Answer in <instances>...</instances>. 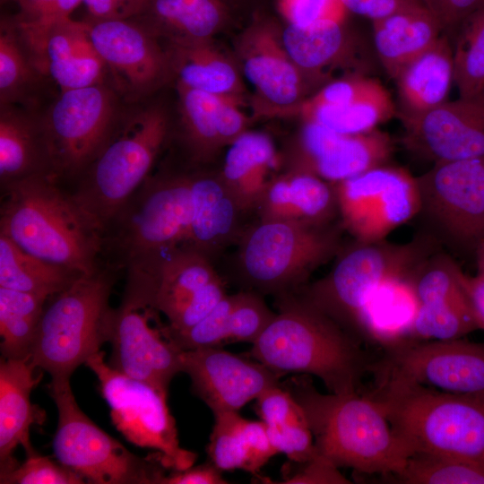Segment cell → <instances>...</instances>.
<instances>
[{"instance_id": "1", "label": "cell", "mask_w": 484, "mask_h": 484, "mask_svg": "<svg viewBox=\"0 0 484 484\" xmlns=\"http://www.w3.org/2000/svg\"><path fill=\"white\" fill-rule=\"evenodd\" d=\"M274 304L276 315L249 357L283 375L315 376L331 393L359 392L371 367L360 341L297 292Z\"/></svg>"}, {"instance_id": "2", "label": "cell", "mask_w": 484, "mask_h": 484, "mask_svg": "<svg viewBox=\"0 0 484 484\" xmlns=\"http://www.w3.org/2000/svg\"><path fill=\"white\" fill-rule=\"evenodd\" d=\"M59 185L37 176L2 187L0 235L30 255L90 274L100 266L103 235Z\"/></svg>"}, {"instance_id": "3", "label": "cell", "mask_w": 484, "mask_h": 484, "mask_svg": "<svg viewBox=\"0 0 484 484\" xmlns=\"http://www.w3.org/2000/svg\"><path fill=\"white\" fill-rule=\"evenodd\" d=\"M308 376H293L281 385L303 409L317 454L359 473H400L411 454L378 403L359 392L320 393Z\"/></svg>"}, {"instance_id": "4", "label": "cell", "mask_w": 484, "mask_h": 484, "mask_svg": "<svg viewBox=\"0 0 484 484\" xmlns=\"http://www.w3.org/2000/svg\"><path fill=\"white\" fill-rule=\"evenodd\" d=\"M396 436L416 454L484 462V394L455 393L395 378H378L367 393Z\"/></svg>"}, {"instance_id": "5", "label": "cell", "mask_w": 484, "mask_h": 484, "mask_svg": "<svg viewBox=\"0 0 484 484\" xmlns=\"http://www.w3.org/2000/svg\"><path fill=\"white\" fill-rule=\"evenodd\" d=\"M192 217L190 171L151 174L106 228L102 255L117 269L153 274L186 248Z\"/></svg>"}, {"instance_id": "6", "label": "cell", "mask_w": 484, "mask_h": 484, "mask_svg": "<svg viewBox=\"0 0 484 484\" xmlns=\"http://www.w3.org/2000/svg\"><path fill=\"white\" fill-rule=\"evenodd\" d=\"M169 133V119L160 106L119 115L108 138L78 177L70 193L102 234L151 175Z\"/></svg>"}, {"instance_id": "7", "label": "cell", "mask_w": 484, "mask_h": 484, "mask_svg": "<svg viewBox=\"0 0 484 484\" xmlns=\"http://www.w3.org/2000/svg\"><path fill=\"white\" fill-rule=\"evenodd\" d=\"M341 227L257 219L236 243L232 280L239 290L263 296L296 292L315 270L337 256Z\"/></svg>"}, {"instance_id": "8", "label": "cell", "mask_w": 484, "mask_h": 484, "mask_svg": "<svg viewBox=\"0 0 484 484\" xmlns=\"http://www.w3.org/2000/svg\"><path fill=\"white\" fill-rule=\"evenodd\" d=\"M117 270L100 265L47 301L30 360L51 379L70 378L109 342L114 312L109 298Z\"/></svg>"}, {"instance_id": "9", "label": "cell", "mask_w": 484, "mask_h": 484, "mask_svg": "<svg viewBox=\"0 0 484 484\" xmlns=\"http://www.w3.org/2000/svg\"><path fill=\"white\" fill-rule=\"evenodd\" d=\"M436 245L426 232L403 244L355 240L341 247L325 276L296 292L354 337L372 292L387 278L411 271Z\"/></svg>"}, {"instance_id": "10", "label": "cell", "mask_w": 484, "mask_h": 484, "mask_svg": "<svg viewBox=\"0 0 484 484\" xmlns=\"http://www.w3.org/2000/svg\"><path fill=\"white\" fill-rule=\"evenodd\" d=\"M58 411L52 447L56 460L92 484H160L168 470L157 454L140 457L98 427L79 407L70 378L51 379Z\"/></svg>"}, {"instance_id": "11", "label": "cell", "mask_w": 484, "mask_h": 484, "mask_svg": "<svg viewBox=\"0 0 484 484\" xmlns=\"http://www.w3.org/2000/svg\"><path fill=\"white\" fill-rule=\"evenodd\" d=\"M416 182L426 233L454 253L475 255L484 240V157L435 163Z\"/></svg>"}, {"instance_id": "12", "label": "cell", "mask_w": 484, "mask_h": 484, "mask_svg": "<svg viewBox=\"0 0 484 484\" xmlns=\"http://www.w3.org/2000/svg\"><path fill=\"white\" fill-rule=\"evenodd\" d=\"M105 355L99 350L85 365L99 382L116 428L134 445L154 450L168 470L193 466L197 454L180 446L176 421L167 404L168 392L114 369L105 361Z\"/></svg>"}, {"instance_id": "13", "label": "cell", "mask_w": 484, "mask_h": 484, "mask_svg": "<svg viewBox=\"0 0 484 484\" xmlns=\"http://www.w3.org/2000/svg\"><path fill=\"white\" fill-rule=\"evenodd\" d=\"M119 117L113 90L99 83L61 91L40 117L53 177H78L108 138Z\"/></svg>"}, {"instance_id": "14", "label": "cell", "mask_w": 484, "mask_h": 484, "mask_svg": "<svg viewBox=\"0 0 484 484\" xmlns=\"http://www.w3.org/2000/svg\"><path fill=\"white\" fill-rule=\"evenodd\" d=\"M334 185L341 226L357 241L385 239L419 210L416 177L400 167L385 163Z\"/></svg>"}, {"instance_id": "15", "label": "cell", "mask_w": 484, "mask_h": 484, "mask_svg": "<svg viewBox=\"0 0 484 484\" xmlns=\"http://www.w3.org/2000/svg\"><path fill=\"white\" fill-rule=\"evenodd\" d=\"M378 378H395L437 390L484 394V343L464 338L406 341L385 349L371 368Z\"/></svg>"}, {"instance_id": "16", "label": "cell", "mask_w": 484, "mask_h": 484, "mask_svg": "<svg viewBox=\"0 0 484 484\" xmlns=\"http://www.w3.org/2000/svg\"><path fill=\"white\" fill-rule=\"evenodd\" d=\"M160 314L143 297L125 288L114 308L108 363L114 369L168 392L173 377L181 372L180 352L151 321Z\"/></svg>"}, {"instance_id": "17", "label": "cell", "mask_w": 484, "mask_h": 484, "mask_svg": "<svg viewBox=\"0 0 484 484\" xmlns=\"http://www.w3.org/2000/svg\"><path fill=\"white\" fill-rule=\"evenodd\" d=\"M90 38L117 88L134 100L171 72L158 37L134 19L87 20Z\"/></svg>"}, {"instance_id": "18", "label": "cell", "mask_w": 484, "mask_h": 484, "mask_svg": "<svg viewBox=\"0 0 484 484\" xmlns=\"http://www.w3.org/2000/svg\"><path fill=\"white\" fill-rule=\"evenodd\" d=\"M14 22L36 68L61 91L103 83L108 69L92 44L86 22L66 17Z\"/></svg>"}, {"instance_id": "19", "label": "cell", "mask_w": 484, "mask_h": 484, "mask_svg": "<svg viewBox=\"0 0 484 484\" xmlns=\"http://www.w3.org/2000/svg\"><path fill=\"white\" fill-rule=\"evenodd\" d=\"M181 372L191 379L192 392L214 414L238 411L267 389L279 385L283 374L257 360L220 347L180 352Z\"/></svg>"}, {"instance_id": "20", "label": "cell", "mask_w": 484, "mask_h": 484, "mask_svg": "<svg viewBox=\"0 0 484 484\" xmlns=\"http://www.w3.org/2000/svg\"><path fill=\"white\" fill-rule=\"evenodd\" d=\"M393 150L391 137L377 129L343 134L305 122L294 142L288 171L311 174L337 184L385 164Z\"/></svg>"}, {"instance_id": "21", "label": "cell", "mask_w": 484, "mask_h": 484, "mask_svg": "<svg viewBox=\"0 0 484 484\" xmlns=\"http://www.w3.org/2000/svg\"><path fill=\"white\" fill-rule=\"evenodd\" d=\"M399 118L404 147L423 160L435 164L484 157V101L479 97H459Z\"/></svg>"}, {"instance_id": "22", "label": "cell", "mask_w": 484, "mask_h": 484, "mask_svg": "<svg viewBox=\"0 0 484 484\" xmlns=\"http://www.w3.org/2000/svg\"><path fill=\"white\" fill-rule=\"evenodd\" d=\"M238 50L245 77L266 103L286 111L304 100L301 70L271 22L255 19L242 34Z\"/></svg>"}, {"instance_id": "23", "label": "cell", "mask_w": 484, "mask_h": 484, "mask_svg": "<svg viewBox=\"0 0 484 484\" xmlns=\"http://www.w3.org/2000/svg\"><path fill=\"white\" fill-rule=\"evenodd\" d=\"M193 217L186 248L214 264L220 255L236 244L246 226V215L230 194L219 171H190Z\"/></svg>"}, {"instance_id": "24", "label": "cell", "mask_w": 484, "mask_h": 484, "mask_svg": "<svg viewBox=\"0 0 484 484\" xmlns=\"http://www.w3.org/2000/svg\"><path fill=\"white\" fill-rule=\"evenodd\" d=\"M183 137L193 162L205 163L246 131L241 99L177 84Z\"/></svg>"}, {"instance_id": "25", "label": "cell", "mask_w": 484, "mask_h": 484, "mask_svg": "<svg viewBox=\"0 0 484 484\" xmlns=\"http://www.w3.org/2000/svg\"><path fill=\"white\" fill-rule=\"evenodd\" d=\"M30 359L0 360V474L19 465L14 450L22 445L29 455L34 452L30 439L33 424H40L43 416L30 402V393L42 375L34 376Z\"/></svg>"}, {"instance_id": "26", "label": "cell", "mask_w": 484, "mask_h": 484, "mask_svg": "<svg viewBox=\"0 0 484 484\" xmlns=\"http://www.w3.org/2000/svg\"><path fill=\"white\" fill-rule=\"evenodd\" d=\"M255 212L261 220L330 225L339 215L335 185L311 174L287 171L272 179Z\"/></svg>"}, {"instance_id": "27", "label": "cell", "mask_w": 484, "mask_h": 484, "mask_svg": "<svg viewBox=\"0 0 484 484\" xmlns=\"http://www.w3.org/2000/svg\"><path fill=\"white\" fill-rule=\"evenodd\" d=\"M412 270L387 278L372 292L358 317L356 339L384 350L408 341L419 307Z\"/></svg>"}, {"instance_id": "28", "label": "cell", "mask_w": 484, "mask_h": 484, "mask_svg": "<svg viewBox=\"0 0 484 484\" xmlns=\"http://www.w3.org/2000/svg\"><path fill=\"white\" fill-rule=\"evenodd\" d=\"M372 24L377 56L393 79L445 33L440 21L424 2L373 21Z\"/></svg>"}, {"instance_id": "29", "label": "cell", "mask_w": 484, "mask_h": 484, "mask_svg": "<svg viewBox=\"0 0 484 484\" xmlns=\"http://www.w3.org/2000/svg\"><path fill=\"white\" fill-rule=\"evenodd\" d=\"M275 145L269 135L246 131L229 146L220 176L242 211L255 212L278 165Z\"/></svg>"}, {"instance_id": "30", "label": "cell", "mask_w": 484, "mask_h": 484, "mask_svg": "<svg viewBox=\"0 0 484 484\" xmlns=\"http://www.w3.org/2000/svg\"><path fill=\"white\" fill-rule=\"evenodd\" d=\"M37 176L54 178L40 118L18 109L14 105H1V188Z\"/></svg>"}, {"instance_id": "31", "label": "cell", "mask_w": 484, "mask_h": 484, "mask_svg": "<svg viewBox=\"0 0 484 484\" xmlns=\"http://www.w3.org/2000/svg\"><path fill=\"white\" fill-rule=\"evenodd\" d=\"M400 101L398 117L425 113L447 100L454 83L453 43L441 37L408 63L394 78Z\"/></svg>"}, {"instance_id": "32", "label": "cell", "mask_w": 484, "mask_h": 484, "mask_svg": "<svg viewBox=\"0 0 484 484\" xmlns=\"http://www.w3.org/2000/svg\"><path fill=\"white\" fill-rule=\"evenodd\" d=\"M230 0H148L134 19L169 41L210 40L230 20Z\"/></svg>"}, {"instance_id": "33", "label": "cell", "mask_w": 484, "mask_h": 484, "mask_svg": "<svg viewBox=\"0 0 484 484\" xmlns=\"http://www.w3.org/2000/svg\"><path fill=\"white\" fill-rule=\"evenodd\" d=\"M207 453L221 471L243 470L255 476L278 454L264 422L244 419L238 411L214 414Z\"/></svg>"}, {"instance_id": "34", "label": "cell", "mask_w": 484, "mask_h": 484, "mask_svg": "<svg viewBox=\"0 0 484 484\" xmlns=\"http://www.w3.org/2000/svg\"><path fill=\"white\" fill-rule=\"evenodd\" d=\"M152 306L171 322L183 308L220 274L202 254L180 248L169 255L153 275L142 273Z\"/></svg>"}, {"instance_id": "35", "label": "cell", "mask_w": 484, "mask_h": 484, "mask_svg": "<svg viewBox=\"0 0 484 484\" xmlns=\"http://www.w3.org/2000/svg\"><path fill=\"white\" fill-rule=\"evenodd\" d=\"M169 42L167 53L177 84L240 99L243 84L238 71L212 39Z\"/></svg>"}, {"instance_id": "36", "label": "cell", "mask_w": 484, "mask_h": 484, "mask_svg": "<svg viewBox=\"0 0 484 484\" xmlns=\"http://www.w3.org/2000/svg\"><path fill=\"white\" fill-rule=\"evenodd\" d=\"M82 275L30 255L0 235V287L50 298Z\"/></svg>"}, {"instance_id": "37", "label": "cell", "mask_w": 484, "mask_h": 484, "mask_svg": "<svg viewBox=\"0 0 484 484\" xmlns=\"http://www.w3.org/2000/svg\"><path fill=\"white\" fill-rule=\"evenodd\" d=\"M281 39L295 65L311 72L336 64L345 56L350 42L344 19H326L306 27L287 23Z\"/></svg>"}, {"instance_id": "38", "label": "cell", "mask_w": 484, "mask_h": 484, "mask_svg": "<svg viewBox=\"0 0 484 484\" xmlns=\"http://www.w3.org/2000/svg\"><path fill=\"white\" fill-rule=\"evenodd\" d=\"M48 298L0 287L1 353L30 359Z\"/></svg>"}, {"instance_id": "39", "label": "cell", "mask_w": 484, "mask_h": 484, "mask_svg": "<svg viewBox=\"0 0 484 484\" xmlns=\"http://www.w3.org/2000/svg\"><path fill=\"white\" fill-rule=\"evenodd\" d=\"M305 122H312L343 134H359L376 129L397 110L387 91L338 106L298 108Z\"/></svg>"}, {"instance_id": "40", "label": "cell", "mask_w": 484, "mask_h": 484, "mask_svg": "<svg viewBox=\"0 0 484 484\" xmlns=\"http://www.w3.org/2000/svg\"><path fill=\"white\" fill-rule=\"evenodd\" d=\"M451 40L459 97L477 98L484 88V5L462 22Z\"/></svg>"}, {"instance_id": "41", "label": "cell", "mask_w": 484, "mask_h": 484, "mask_svg": "<svg viewBox=\"0 0 484 484\" xmlns=\"http://www.w3.org/2000/svg\"><path fill=\"white\" fill-rule=\"evenodd\" d=\"M43 75L32 63L16 24L2 20L0 32V103L24 99Z\"/></svg>"}, {"instance_id": "42", "label": "cell", "mask_w": 484, "mask_h": 484, "mask_svg": "<svg viewBox=\"0 0 484 484\" xmlns=\"http://www.w3.org/2000/svg\"><path fill=\"white\" fill-rule=\"evenodd\" d=\"M478 330L466 299H438L419 303L408 341L463 338Z\"/></svg>"}, {"instance_id": "43", "label": "cell", "mask_w": 484, "mask_h": 484, "mask_svg": "<svg viewBox=\"0 0 484 484\" xmlns=\"http://www.w3.org/2000/svg\"><path fill=\"white\" fill-rule=\"evenodd\" d=\"M395 478L405 484H484V462L416 454Z\"/></svg>"}, {"instance_id": "44", "label": "cell", "mask_w": 484, "mask_h": 484, "mask_svg": "<svg viewBox=\"0 0 484 484\" xmlns=\"http://www.w3.org/2000/svg\"><path fill=\"white\" fill-rule=\"evenodd\" d=\"M264 296L250 290L234 293L229 331L225 344L246 341L254 343L275 317Z\"/></svg>"}, {"instance_id": "45", "label": "cell", "mask_w": 484, "mask_h": 484, "mask_svg": "<svg viewBox=\"0 0 484 484\" xmlns=\"http://www.w3.org/2000/svg\"><path fill=\"white\" fill-rule=\"evenodd\" d=\"M234 294L226 295L203 319L185 332L166 333L181 351L202 348L220 347L225 344Z\"/></svg>"}, {"instance_id": "46", "label": "cell", "mask_w": 484, "mask_h": 484, "mask_svg": "<svg viewBox=\"0 0 484 484\" xmlns=\"http://www.w3.org/2000/svg\"><path fill=\"white\" fill-rule=\"evenodd\" d=\"M1 484H83L84 479L74 471L37 452L14 469L0 474Z\"/></svg>"}, {"instance_id": "47", "label": "cell", "mask_w": 484, "mask_h": 484, "mask_svg": "<svg viewBox=\"0 0 484 484\" xmlns=\"http://www.w3.org/2000/svg\"><path fill=\"white\" fill-rule=\"evenodd\" d=\"M385 88L376 79L354 75L326 84L313 97L304 99L296 108L338 106L376 95Z\"/></svg>"}, {"instance_id": "48", "label": "cell", "mask_w": 484, "mask_h": 484, "mask_svg": "<svg viewBox=\"0 0 484 484\" xmlns=\"http://www.w3.org/2000/svg\"><path fill=\"white\" fill-rule=\"evenodd\" d=\"M255 401V412L266 426H308L303 409L281 382L264 391Z\"/></svg>"}, {"instance_id": "49", "label": "cell", "mask_w": 484, "mask_h": 484, "mask_svg": "<svg viewBox=\"0 0 484 484\" xmlns=\"http://www.w3.org/2000/svg\"><path fill=\"white\" fill-rule=\"evenodd\" d=\"M281 14L288 24L306 27L326 19H344L340 0H278Z\"/></svg>"}, {"instance_id": "50", "label": "cell", "mask_w": 484, "mask_h": 484, "mask_svg": "<svg viewBox=\"0 0 484 484\" xmlns=\"http://www.w3.org/2000/svg\"><path fill=\"white\" fill-rule=\"evenodd\" d=\"M226 295L225 282L219 277L203 289L175 319L163 324V333L185 332L193 327L211 313Z\"/></svg>"}, {"instance_id": "51", "label": "cell", "mask_w": 484, "mask_h": 484, "mask_svg": "<svg viewBox=\"0 0 484 484\" xmlns=\"http://www.w3.org/2000/svg\"><path fill=\"white\" fill-rule=\"evenodd\" d=\"M291 462L289 461L283 464V483H350V481L340 472L339 468L336 465L319 454L309 461L296 462L299 465L298 467L295 466Z\"/></svg>"}, {"instance_id": "52", "label": "cell", "mask_w": 484, "mask_h": 484, "mask_svg": "<svg viewBox=\"0 0 484 484\" xmlns=\"http://www.w3.org/2000/svg\"><path fill=\"white\" fill-rule=\"evenodd\" d=\"M20 10L15 21L22 23L46 22L70 17L82 0H13Z\"/></svg>"}, {"instance_id": "53", "label": "cell", "mask_w": 484, "mask_h": 484, "mask_svg": "<svg viewBox=\"0 0 484 484\" xmlns=\"http://www.w3.org/2000/svg\"><path fill=\"white\" fill-rule=\"evenodd\" d=\"M452 39L462 22L484 5V0H423Z\"/></svg>"}, {"instance_id": "54", "label": "cell", "mask_w": 484, "mask_h": 484, "mask_svg": "<svg viewBox=\"0 0 484 484\" xmlns=\"http://www.w3.org/2000/svg\"><path fill=\"white\" fill-rule=\"evenodd\" d=\"M148 0H82L89 20L131 19L139 15Z\"/></svg>"}, {"instance_id": "55", "label": "cell", "mask_w": 484, "mask_h": 484, "mask_svg": "<svg viewBox=\"0 0 484 484\" xmlns=\"http://www.w3.org/2000/svg\"><path fill=\"white\" fill-rule=\"evenodd\" d=\"M346 11L371 22L383 19L423 0H340Z\"/></svg>"}, {"instance_id": "56", "label": "cell", "mask_w": 484, "mask_h": 484, "mask_svg": "<svg viewBox=\"0 0 484 484\" xmlns=\"http://www.w3.org/2000/svg\"><path fill=\"white\" fill-rule=\"evenodd\" d=\"M221 471L209 460L197 466L166 474L160 484H226Z\"/></svg>"}, {"instance_id": "57", "label": "cell", "mask_w": 484, "mask_h": 484, "mask_svg": "<svg viewBox=\"0 0 484 484\" xmlns=\"http://www.w3.org/2000/svg\"><path fill=\"white\" fill-rule=\"evenodd\" d=\"M462 285L467 297L478 330L484 331V278L462 274Z\"/></svg>"}, {"instance_id": "58", "label": "cell", "mask_w": 484, "mask_h": 484, "mask_svg": "<svg viewBox=\"0 0 484 484\" xmlns=\"http://www.w3.org/2000/svg\"><path fill=\"white\" fill-rule=\"evenodd\" d=\"M474 255L477 263V274L484 278V240L477 247Z\"/></svg>"}, {"instance_id": "59", "label": "cell", "mask_w": 484, "mask_h": 484, "mask_svg": "<svg viewBox=\"0 0 484 484\" xmlns=\"http://www.w3.org/2000/svg\"><path fill=\"white\" fill-rule=\"evenodd\" d=\"M479 98H480L481 100L484 101V88H483V90H482L480 95L479 96Z\"/></svg>"}]
</instances>
